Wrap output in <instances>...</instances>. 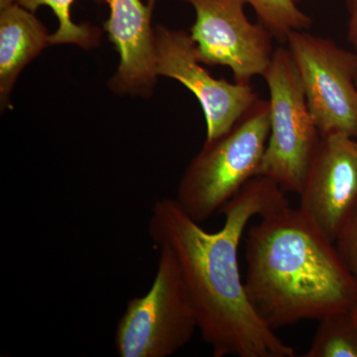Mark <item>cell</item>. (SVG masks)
<instances>
[{
    "label": "cell",
    "instance_id": "obj_1",
    "mask_svg": "<svg viewBox=\"0 0 357 357\" xmlns=\"http://www.w3.org/2000/svg\"><path fill=\"white\" fill-rule=\"evenodd\" d=\"M290 206L280 185L255 176L222 206V229L208 232L177 199L155 202L148 234L155 248L170 249L196 312L199 332L215 357H294L256 312L246 293L238 248L251 218Z\"/></svg>",
    "mask_w": 357,
    "mask_h": 357
},
{
    "label": "cell",
    "instance_id": "obj_2",
    "mask_svg": "<svg viewBox=\"0 0 357 357\" xmlns=\"http://www.w3.org/2000/svg\"><path fill=\"white\" fill-rule=\"evenodd\" d=\"M245 243L246 293L273 330L356 306L357 282L337 246L299 208L262 215Z\"/></svg>",
    "mask_w": 357,
    "mask_h": 357
},
{
    "label": "cell",
    "instance_id": "obj_3",
    "mask_svg": "<svg viewBox=\"0 0 357 357\" xmlns=\"http://www.w3.org/2000/svg\"><path fill=\"white\" fill-rule=\"evenodd\" d=\"M270 134L269 100L258 98L229 132L206 141L185 169L176 199L197 222H206L258 175Z\"/></svg>",
    "mask_w": 357,
    "mask_h": 357
},
{
    "label": "cell",
    "instance_id": "obj_4",
    "mask_svg": "<svg viewBox=\"0 0 357 357\" xmlns=\"http://www.w3.org/2000/svg\"><path fill=\"white\" fill-rule=\"evenodd\" d=\"M262 77L270 91V134L257 176L271 178L284 192L300 195L321 134L288 49H275Z\"/></svg>",
    "mask_w": 357,
    "mask_h": 357
},
{
    "label": "cell",
    "instance_id": "obj_5",
    "mask_svg": "<svg viewBox=\"0 0 357 357\" xmlns=\"http://www.w3.org/2000/svg\"><path fill=\"white\" fill-rule=\"evenodd\" d=\"M151 288L134 297L117 323L114 347L121 357H168L189 344L198 328L175 256L161 246Z\"/></svg>",
    "mask_w": 357,
    "mask_h": 357
},
{
    "label": "cell",
    "instance_id": "obj_6",
    "mask_svg": "<svg viewBox=\"0 0 357 357\" xmlns=\"http://www.w3.org/2000/svg\"><path fill=\"white\" fill-rule=\"evenodd\" d=\"M286 43L321 136L344 133L357 138L356 53L300 30L289 33Z\"/></svg>",
    "mask_w": 357,
    "mask_h": 357
},
{
    "label": "cell",
    "instance_id": "obj_7",
    "mask_svg": "<svg viewBox=\"0 0 357 357\" xmlns=\"http://www.w3.org/2000/svg\"><path fill=\"white\" fill-rule=\"evenodd\" d=\"M194 6L196 22L191 36L202 64L229 67L236 83L249 84L263 76L273 57L272 33L251 23L245 0H183Z\"/></svg>",
    "mask_w": 357,
    "mask_h": 357
},
{
    "label": "cell",
    "instance_id": "obj_8",
    "mask_svg": "<svg viewBox=\"0 0 357 357\" xmlns=\"http://www.w3.org/2000/svg\"><path fill=\"white\" fill-rule=\"evenodd\" d=\"M156 70L184 84L199 100L206 122V141L229 132L257 102L251 84L229 83L215 79L197 57L191 34L163 25L154 27Z\"/></svg>",
    "mask_w": 357,
    "mask_h": 357
},
{
    "label": "cell",
    "instance_id": "obj_9",
    "mask_svg": "<svg viewBox=\"0 0 357 357\" xmlns=\"http://www.w3.org/2000/svg\"><path fill=\"white\" fill-rule=\"evenodd\" d=\"M299 210L335 243L357 208V141L344 133L321 136L304 187Z\"/></svg>",
    "mask_w": 357,
    "mask_h": 357
},
{
    "label": "cell",
    "instance_id": "obj_10",
    "mask_svg": "<svg viewBox=\"0 0 357 357\" xmlns=\"http://www.w3.org/2000/svg\"><path fill=\"white\" fill-rule=\"evenodd\" d=\"M157 0H107L110 13L103 28L119 53L121 62L109 79L117 95L149 98L153 96L158 74L152 13Z\"/></svg>",
    "mask_w": 357,
    "mask_h": 357
},
{
    "label": "cell",
    "instance_id": "obj_11",
    "mask_svg": "<svg viewBox=\"0 0 357 357\" xmlns=\"http://www.w3.org/2000/svg\"><path fill=\"white\" fill-rule=\"evenodd\" d=\"M51 34L34 13L17 3L0 6V107H9L22 70L51 46Z\"/></svg>",
    "mask_w": 357,
    "mask_h": 357
},
{
    "label": "cell",
    "instance_id": "obj_12",
    "mask_svg": "<svg viewBox=\"0 0 357 357\" xmlns=\"http://www.w3.org/2000/svg\"><path fill=\"white\" fill-rule=\"evenodd\" d=\"M305 357H357V326L351 311L337 312L319 319Z\"/></svg>",
    "mask_w": 357,
    "mask_h": 357
},
{
    "label": "cell",
    "instance_id": "obj_13",
    "mask_svg": "<svg viewBox=\"0 0 357 357\" xmlns=\"http://www.w3.org/2000/svg\"><path fill=\"white\" fill-rule=\"evenodd\" d=\"M96 3H107V0H95ZM23 8L36 13L39 7H50L59 21L58 29L51 34V45H76L84 50L96 48L100 44L102 30L100 28L82 23L77 24L72 20L70 7L75 0H14Z\"/></svg>",
    "mask_w": 357,
    "mask_h": 357
},
{
    "label": "cell",
    "instance_id": "obj_14",
    "mask_svg": "<svg viewBox=\"0 0 357 357\" xmlns=\"http://www.w3.org/2000/svg\"><path fill=\"white\" fill-rule=\"evenodd\" d=\"M255 9L258 22L267 28L274 38L286 43L293 30L307 29L312 20L293 0H245Z\"/></svg>",
    "mask_w": 357,
    "mask_h": 357
},
{
    "label": "cell",
    "instance_id": "obj_15",
    "mask_svg": "<svg viewBox=\"0 0 357 357\" xmlns=\"http://www.w3.org/2000/svg\"><path fill=\"white\" fill-rule=\"evenodd\" d=\"M335 244L345 266L357 282V208L338 234Z\"/></svg>",
    "mask_w": 357,
    "mask_h": 357
},
{
    "label": "cell",
    "instance_id": "obj_16",
    "mask_svg": "<svg viewBox=\"0 0 357 357\" xmlns=\"http://www.w3.org/2000/svg\"><path fill=\"white\" fill-rule=\"evenodd\" d=\"M347 10L349 13V28H347V39L356 49L357 56V0H347ZM357 88V70L356 76Z\"/></svg>",
    "mask_w": 357,
    "mask_h": 357
},
{
    "label": "cell",
    "instance_id": "obj_17",
    "mask_svg": "<svg viewBox=\"0 0 357 357\" xmlns=\"http://www.w3.org/2000/svg\"><path fill=\"white\" fill-rule=\"evenodd\" d=\"M352 316H354V321H356L357 326V305L352 309Z\"/></svg>",
    "mask_w": 357,
    "mask_h": 357
},
{
    "label": "cell",
    "instance_id": "obj_18",
    "mask_svg": "<svg viewBox=\"0 0 357 357\" xmlns=\"http://www.w3.org/2000/svg\"><path fill=\"white\" fill-rule=\"evenodd\" d=\"M294 2H295V3H299V2H302L303 0H293Z\"/></svg>",
    "mask_w": 357,
    "mask_h": 357
}]
</instances>
